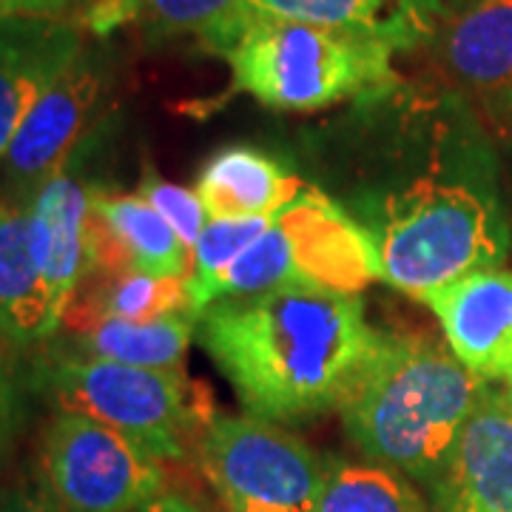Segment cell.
<instances>
[{
    "label": "cell",
    "mask_w": 512,
    "mask_h": 512,
    "mask_svg": "<svg viewBox=\"0 0 512 512\" xmlns=\"http://www.w3.org/2000/svg\"><path fill=\"white\" fill-rule=\"evenodd\" d=\"M197 336L248 416L288 424L339 410L379 330L359 293L285 285L211 302Z\"/></svg>",
    "instance_id": "obj_1"
},
{
    "label": "cell",
    "mask_w": 512,
    "mask_h": 512,
    "mask_svg": "<svg viewBox=\"0 0 512 512\" xmlns=\"http://www.w3.org/2000/svg\"><path fill=\"white\" fill-rule=\"evenodd\" d=\"M484 387L450 345L379 330L339 413L370 461L433 484Z\"/></svg>",
    "instance_id": "obj_2"
},
{
    "label": "cell",
    "mask_w": 512,
    "mask_h": 512,
    "mask_svg": "<svg viewBox=\"0 0 512 512\" xmlns=\"http://www.w3.org/2000/svg\"><path fill=\"white\" fill-rule=\"evenodd\" d=\"M359 200L345 211L376 242L384 282L410 296L424 299L495 268L507 251L493 202L439 160L416 171L410 183L370 188Z\"/></svg>",
    "instance_id": "obj_3"
},
{
    "label": "cell",
    "mask_w": 512,
    "mask_h": 512,
    "mask_svg": "<svg viewBox=\"0 0 512 512\" xmlns=\"http://www.w3.org/2000/svg\"><path fill=\"white\" fill-rule=\"evenodd\" d=\"M393 49L291 20H251L225 52L234 89L276 111H319L399 86Z\"/></svg>",
    "instance_id": "obj_4"
},
{
    "label": "cell",
    "mask_w": 512,
    "mask_h": 512,
    "mask_svg": "<svg viewBox=\"0 0 512 512\" xmlns=\"http://www.w3.org/2000/svg\"><path fill=\"white\" fill-rule=\"evenodd\" d=\"M57 413H80L137 441L157 461H180L200 444L211 419L194 396L183 367H134L89 356H60L40 367Z\"/></svg>",
    "instance_id": "obj_5"
},
{
    "label": "cell",
    "mask_w": 512,
    "mask_h": 512,
    "mask_svg": "<svg viewBox=\"0 0 512 512\" xmlns=\"http://www.w3.org/2000/svg\"><path fill=\"white\" fill-rule=\"evenodd\" d=\"M197 461L225 512H313L328 473L305 441L248 413L211 419Z\"/></svg>",
    "instance_id": "obj_6"
},
{
    "label": "cell",
    "mask_w": 512,
    "mask_h": 512,
    "mask_svg": "<svg viewBox=\"0 0 512 512\" xmlns=\"http://www.w3.org/2000/svg\"><path fill=\"white\" fill-rule=\"evenodd\" d=\"M40 487L69 512H143L163 495V467L109 424L57 413L40 444Z\"/></svg>",
    "instance_id": "obj_7"
},
{
    "label": "cell",
    "mask_w": 512,
    "mask_h": 512,
    "mask_svg": "<svg viewBox=\"0 0 512 512\" xmlns=\"http://www.w3.org/2000/svg\"><path fill=\"white\" fill-rule=\"evenodd\" d=\"M114 94V63L103 49L83 46L23 117L3 154L0 202L26 208L49 180L63 174L77 151L100 131Z\"/></svg>",
    "instance_id": "obj_8"
},
{
    "label": "cell",
    "mask_w": 512,
    "mask_h": 512,
    "mask_svg": "<svg viewBox=\"0 0 512 512\" xmlns=\"http://www.w3.org/2000/svg\"><path fill=\"white\" fill-rule=\"evenodd\" d=\"M436 512H512V407L507 393L484 387L439 476Z\"/></svg>",
    "instance_id": "obj_9"
},
{
    "label": "cell",
    "mask_w": 512,
    "mask_h": 512,
    "mask_svg": "<svg viewBox=\"0 0 512 512\" xmlns=\"http://www.w3.org/2000/svg\"><path fill=\"white\" fill-rule=\"evenodd\" d=\"M458 362L481 382H512V271H476L421 299Z\"/></svg>",
    "instance_id": "obj_10"
},
{
    "label": "cell",
    "mask_w": 512,
    "mask_h": 512,
    "mask_svg": "<svg viewBox=\"0 0 512 512\" xmlns=\"http://www.w3.org/2000/svg\"><path fill=\"white\" fill-rule=\"evenodd\" d=\"M92 200V185L66 168L23 208L37 274L46 285L57 325H63L72 299L92 276Z\"/></svg>",
    "instance_id": "obj_11"
},
{
    "label": "cell",
    "mask_w": 512,
    "mask_h": 512,
    "mask_svg": "<svg viewBox=\"0 0 512 512\" xmlns=\"http://www.w3.org/2000/svg\"><path fill=\"white\" fill-rule=\"evenodd\" d=\"M83 29L72 18H0V163L37 97L83 52Z\"/></svg>",
    "instance_id": "obj_12"
},
{
    "label": "cell",
    "mask_w": 512,
    "mask_h": 512,
    "mask_svg": "<svg viewBox=\"0 0 512 512\" xmlns=\"http://www.w3.org/2000/svg\"><path fill=\"white\" fill-rule=\"evenodd\" d=\"M92 259V276L191 274V248L143 194L94 188Z\"/></svg>",
    "instance_id": "obj_13"
},
{
    "label": "cell",
    "mask_w": 512,
    "mask_h": 512,
    "mask_svg": "<svg viewBox=\"0 0 512 512\" xmlns=\"http://www.w3.org/2000/svg\"><path fill=\"white\" fill-rule=\"evenodd\" d=\"M444 18V0H245L242 6V29L251 20H291L373 37L396 55L433 43Z\"/></svg>",
    "instance_id": "obj_14"
},
{
    "label": "cell",
    "mask_w": 512,
    "mask_h": 512,
    "mask_svg": "<svg viewBox=\"0 0 512 512\" xmlns=\"http://www.w3.org/2000/svg\"><path fill=\"white\" fill-rule=\"evenodd\" d=\"M444 72L461 86H512V0H461L433 37Z\"/></svg>",
    "instance_id": "obj_15"
},
{
    "label": "cell",
    "mask_w": 512,
    "mask_h": 512,
    "mask_svg": "<svg viewBox=\"0 0 512 512\" xmlns=\"http://www.w3.org/2000/svg\"><path fill=\"white\" fill-rule=\"evenodd\" d=\"M305 185L262 148L228 146L202 165L197 194L211 220L274 217Z\"/></svg>",
    "instance_id": "obj_16"
},
{
    "label": "cell",
    "mask_w": 512,
    "mask_h": 512,
    "mask_svg": "<svg viewBox=\"0 0 512 512\" xmlns=\"http://www.w3.org/2000/svg\"><path fill=\"white\" fill-rule=\"evenodd\" d=\"M242 6L245 0H94L86 26L106 35L120 23H137L151 43L191 35L225 55L242 32Z\"/></svg>",
    "instance_id": "obj_17"
},
{
    "label": "cell",
    "mask_w": 512,
    "mask_h": 512,
    "mask_svg": "<svg viewBox=\"0 0 512 512\" xmlns=\"http://www.w3.org/2000/svg\"><path fill=\"white\" fill-rule=\"evenodd\" d=\"M57 328L29 245L26 211L0 202V330L29 348L52 339Z\"/></svg>",
    "instance_id": "obj_18"
},
{
    "label": "cell",
    "mask_w": 512,
    "mask_h": 512,
    "mask_svg": "<svg viewBox=\"0 0 512 512\" xmlns=\"http://www.w3.org/2000/svg\"><path fill=\"white\" fill-rule=\"evenodd\" d=\"M92 279V291L77 293L63 316V325L72 328V333H83L103 319L151 322L171 313L194 311L188 276H151L131 271V274L92 276Z\"/></svg>",
    "instance_id": "obj_19"
},
{
    "label": "cell",
    "mask_w": 512,
    "mask_h": 512,
    "mask_svg": "<svg viewBox=\"0 0 512 512\" xmlns=\"http://www.w3.org/2000/svg\"><path fill=\"white\" fill-rule=\"evenodd\" d=\"M200 328V313L183 311L151 322L103 319L83 333H74L77 356L106 359L134 367H183L191 339Z\"/></svg>",
    "instance_id": "obj_20"
},
{
    "label": "cell",
    "mask_w": 512,
    "mask_h": 512,
    "mask_svg": "<svg viewBox=\"0 0 512 512\" xmlns=\"http://www.w3.org/2000/svg\"><path fill=\"white\" fill-rule=\"evenodd\" d=\"M313 512H427L413 484L376 461H328Z\"/></svg>",
    "instance_id": "obj_21"
},
{
    "label": "cell",
    "mask_w": 512,
    "mask_h": 512,
    "mask_svg": "<svg viewBox=\"0 0 512 512\" xmlns=\"http://www.w3.org/2000/svg\"><path fill=\"white\" fill-rule=\"evenodd\" d=\"M274 217H242V220H208L200 239L191 251V308L202 313L211 302V291L220 282L222 274L237 262V256L262 237V231L271 225Z\"/></svg>",
    "instance_id": "obj_22"
},
{
    "label": "cell",
    "mask_w": 512,
    "mask_h": 512,
    "mask_svg": "<svg viewBox=\"0 0 512 512\" xmlns=\"http://www.w3.org/2000/svg\"><path fill=\"white\" fill-rule=\"evenodd\" d=\"M140 194L163 214V220L177 231V237L183 239L185 245L194 251L202 228L211 220L205 205H202L200 194L191 191V188H183V185L168 183V180L151 174V171H146V180H143Z\"/></svg>",
    "instance_id": "obj_23"
},
{
    "label": "cell",
    "mask_w": 512,
    "mask_h": 512,
    "mask_svg": "<svg viewBox=\"0 0 512 512\" xmlns=\"http://www.w3.org/2000/svg\"><path fill=\"white\" fill-rule=\"evenodd\" d=\"M20 345L0 330V444L9 439L20 413Z\"/></svg>",
    "instance_id": "obj_24"
},
{
    "label": "cell",
    "mask_w": 512,
    "mask_h": 512,
    "mask_svg": "<svg viewBox=\"0 0 512 512\" xmlns=\"http://www.w3.org/2000/svg\"><path fill=\"white\" fill-rule=\"evenodd\" d=\"M83 0H0L3 15H49V18H69Z\"/></svg>",
    "instance_id": "obj_25"
},
{
    "label": "cell",
    "mask_w": 512,
    "mask_h": 512,
    "mask_svg": "<svg viewBox=\"0 0 512 512\" xmlns=\"http://www.w3.org/2000/svg\"><path fill=\"white\" fill-rule=\"evenodd\" d=\"M0 512H69L66 507H60L57 501H52L49 495L43 493H29V490H15V493L6 495L3 501V510Z\"/></svg>",
    "instance_id": "obj_26"
},
{
    "label": "cell",
    "mask_w": 512,
    "mask_h": 512,
    "mask_svg": "<svg viewBox=\"0 0 512 512\" xmlns=\"http://www.w3.org/2000/svg\"><path fill=\"white\" fill-rule=\"evenodd\" d=\"M143 512H208L200 504H194L191 498H183L177 493H163L151 507H146Z\"/></svg>",
    "instance_id": "obj_27"
},
{
    "label": "cell",
    "mask_w": 512,
    "mask_h": 512,
    "mask_svg": "<svg viewBox=\"0 0 512 512\" xmlns=\"http://www.w3.org/2000/svg\"><path fill=\"white\" fill-rule=\"evenodd\" d=\"M487 106L493 111L495 117H501V120H507L512 123V86H504V89H495L487 97Z\"/></svg>",
    "instance_id": "obj_28"
},
{
    "label": "cell",
    "mask_w": 512,
    "mask_h": 512,
    "mask_svg": "<svg viewBox=\"0 0 512 512\" xmlns=\"http://www.w3.org/2000/svg\"><path fill=\"white\" fill-rule=\"evenodd\" d=\"M444 3H447V15H450V12L456 9V6H458V3H461V0H444Z\"/></svg>",
    "instance_id": "obj_29"
},
{
    "label": "cell",
    "mask_w": 512,
    "mask_h": 512,
    "mask_svg": "<svg viewBox=\"0 0 512 512\" xmlns=\"http://www.w3.org/2000/svg\"><path fill=\"white\" fill-rule=\"evenodd\" d=\"M507 402H510V407H512V382H510V387H507Z\"/></svg>",
    "instance_id": "obj_30"
}]
</instances>
